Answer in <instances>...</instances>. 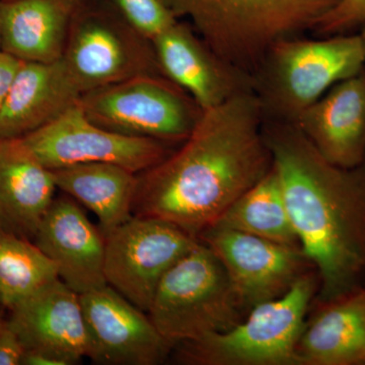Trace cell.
Masks as SVG:
<instances>
[{
  "instance_id": "6da1fadb",
  "label": "cell",
  "mask_w": 365,
  "mask_h": 365,
  "mask_svg": "<svg viewBox=\"0 0 365 365\" xmlns=\"http://www.w3.org/2000/svg\"><path fill=\"white\" fill-rule=\"evenodd\" d=\"M265 116L253 90L204 110L177 150L138 174L133 215L196 237L272 168Z\"/></svg>"
},
{
  "instance_id": "7a4b0ae2",
  "label": "cell",
  "mask_w": 365,
  "mask_h": 365,
  "mask_svg": "<svg viewBox=\"0 0 365 365\" xmlns=\"http://www.w3.org/2000/svg\"><path fill=\"white\" fill-rule=\"evenodd\" d=\"M264 134L299 248L319 279V302L365 284V160H326L292 122L265 120Z\"/></svg>"
},
{
  "instance_id": "3957f363",
  "label": "cell",
  "mask_w": 365,
  "mask_h": 365,
  "mask_svg": "<svg viewBox=\"0 0 365 365\" xmlns=\"http://www.w3.org/2000/svg\"><path fill=\"white\" fill-rule=\"evenodd\" d=\"M220 58L253 76L271 46L313 31L334 0H160Z\"/></svg>"
},
{
  "instance_id": "277c9868",
  "label": "cell",
  "mask_w": 365,
  "mask_h": 365,
  "mask_svg": "<svg viewBox=\"0 0 365 365\" xmlns=\"http://www.w3.org/2000/svg\"><path fill=\"white\" fill-rule=\"evenodd\" d=\"M364 68L359 34L294 36L271 46L252 76V90L266 120L294 123L336 83Z\"/></svg>"
},
{
  "instance_id": "5b68a950",
  "label": "cell",
  "mask_w": 365,
  "mask_h": 365,
  "mask_svg": "<svg viewBox=\"0 0 365 365\" xmlns=\"http://www.w3.org/2000/svg\"><path fill=\"white\" fill-rule=\"evenodd\" d=\"M318 287V274L304 273L284 294L257 304L232 328L177 345L178 361L188 365H299L297 344Z\"/></svg>"
},
{
  "instance_id": "8992f818",
  "label": "cell",
  "mask_w": 365,
  "mask_h": 365,
  "mask_svg": "<svg viewBox=\"0 0 365 365\" xmlns=\"http://www.w3.org/2000/svg\"><path fill=\"white\" fill-rule=\"evenodd\" d=\"M246 312L222 262L199 241L163 276L148 314L158 332L176 347L225 332Z\"/></svg>"
},
{
  "instance_id": "52a82bcc",
  "label": "cell",
  "mask_w": 365,
  "mask_h": 365,
  "mask_svg": "<svg viewBox=\"0 0 365 365\" xmlns=\"http://www.w3.org/2000/svg\"><path fill=\"white\" fill-rule=\"evenodd\" d=\"M81 93L162 74L150 39L105 0H85L72 21L61 57Z\"/></svg>"
},
{
  "instance_id": "ba28073f",
  "label": "cell",
  "mask_w": 365,
  "mask_h": 365,
  "mask_svg": "<svg viewBox=\"0 0 365 365\" xmlns=\"http://www.w3.org/2000/svg\"><path fill=\"white\" fill-rule=\"evenodd\" d=\"M78 104L93 123L134 137L181 144L203 110L162 74H143L83 93Z\"/></svg>"
},
{
  "instance_id": "9c48e42d",
  "label": "cell",
  "mask_w": 365,
  "mask_h": 365,
  "mask_svg": "<svg viewBox=\"0 0 365 365\" xmlns=\"http://www.w3.org/2000/svg\"><path fill=\"white\" fill-rule=\"evenodd\" d=\"M105 237L108 285L146 313L163 276L199 242L173 223L135 215Z\"/></svg>"
},
{
  "instance_id": "30bf717a",
  "label": "cell",
  "mask_w": 365,
  "mask_h": 365,
  "mask_svg": "<svg viewBox=\"0 0 365 365\" xmlns=\"http://www.w3.org/2000/svg\"><path fill=\"white\" fill-rule=\"evenodd\" d=\"M49 170L79 163H106L140 174L172 153L170 144L123 135L91 122L76 103L61 116L21 138Z\"/></svg>"
},
{
  "instance_id": "8fae6325",
  "label": "cell",
  "mask_w": 365,
  "mask_h": 365,
  "mask_svg": "<svg viewBox=\"0 0 365 365\" xmlns=\"http://www.w3.org/2000/svg\"><path fill=\"white\" fill-rule=\"evenodd\" d=\"M198 241L222 262L235 294L249 312L284 294L309 263L299 248L216 225L204 230Z\"/></svg>"
},
{
  "instance_id": "7c38bea8",
  "label": "cell",
  "mask_w": 365,
  "mask_h": 365,
  "mask_svg": "<svg viewBox=\"0 0 365 365\" xmlns=\"http://www.w3.org/2000/svg\"><path fill=\"white\" fill-rule=\"evenodd\" d=\"M81 295L93 364L157 365L173 346L146 312L110 285Z\"/></svg>"
},
{
  "instance_id": "4fadbf2b",
  "label": "cell",
  "mask_w": 365,
  "mask_h": 365,
  "mask_svg": "<svg viewBox=\"0 0 365 365\" xmlns=\"http://www.w3.org/2000/svg\"><path fill=\"white\" fill-rule=\"evenodd\" d=\"M163 76L203 110L252 90V78L216 55L189 24L178 21L151 40Z\"/></svg>"
},
{
  "instance_id": "5bb4252c",
  "label": "cell",
  "mask_w": 365,
  "mask_h": 365,
  "mask_svg": "<svg viewBox=\"0 0 365 365\" xmlns=\"http://www.w3.org/2000/svg\"><path fill=\"white\" fill-rule=\"evenodd\" d=\"M33 242L55 264L59 279L76 294L108 285L105 235L71 196L55 197Z\"/></svg>"
},
{
  "instance_id": "9a60e30c",
  "label": "cell",
  "mask_w": 365,
  "mask_h": 365,
  "mask_svg": "<svg viewBox=\"0 0 365 365\" xmlns=\"http://www.w3.org/2000/svg\"><path fill=\"white\" fill-rule=\"evenodd\" d=\"M9 312V321L26 350L47 353L66 365L88 356L90 339L81 295L59 278Z\"/></svg>"
},
{
  "instance_id": "2e32d148",
  "label": "cell",
  "mask_w": 365,
  "mask_h": 365,
  "mask_svg": "<svg viewBox=\"0 0 365 365\" xmlns=\"http://www.w3.org/2000/svg\"><path fill=\"white\" fill-rule=\"evenodd\" d=\"M328 162L352 169L365 160V68L332 86L294 122Z\"/></svg>"
},
{
  "instance_id": "e0dca14e",
  "label": "cell",
  "mask_w": 365,
  "mask_h": 365,
  "mask_svg": "<svg viewBox=\"0 0 365 365\" xmlns=\"http://www.w3.org/2000/svg\"><path fill=\"white\" fill-rule=\"evenodd\" d=\"M83 93L61 59L23 62L0 111V139H21L51 123Z\"/></svg>"
},
{
  "instance_id": "ac0fdd59",
  "label": "cell",
  "mask_w": 365,
  "mask_h": 365,
  "mask_svg": "<svg viewBox=\"0 0 365 365\" xmlns=\"http://www.w3.org/2000/svg\"><path fill=\"white\" fill-rule=\"evenodd\" d=\"M56 190L53 170L21 139H0V230L34 241Z\"/></svg>"
},
{
  "instance_id": "d6986e66",
  "label": "cell",
  "mask_w": 365,
  "mask_h": 365,
  "mask_svg": "<svg viewBox=\"0 0 365 365\" xmlns=\"http://www.w3.org/2000/svg\"><path fill=\"white\" fill-rule=\"evenodd\" d=\"M85 0H0L2 51L23 62L61 59L74 16Z\"/></svg>"
},
{
  "instance_id": "ffe728a7",
  "label": "cell",
  "mask_w": 365,
  "mask_h": 365,
  "mask_svg": "<svg viewBox=\"0 0 365 365\" xmlns=\"http://www.w3.org/2000/svg\"><path fill=\"white\" fill-rule=\"evenodd\" d=\"M297 348L299 365H365V285L319 302Z\"/></svg>"
},
{
  "instance_id": "44dd1931",
  "label": "cell",
  "mask_w": 365,
  "mask_h": 365,
  "mask_svg": "<svg viewBox=\"0 0 365 365\" xmlns=\"http://www.w3.org/2000/svg\"><path fill=\"white\" fill-rule=\"evenodd\" d=\"M57 189L98 216L104 235L133 217L138 174L118 165L79 163L53 170Z\"/></svg>"
},
{
  "instance_id": "7402d4cb",
  "label": "cell",
  "mask_w": 365,
  "mask_h": 365,
  "mask_svg": "<svg viewBox=\"0 0 365 365\" xmlns=\"http://www.w3.org/2000/svg\"><path fill=\"white\" fill-rule=\"evenodd\" d=\"M212 225L299 248L279 178L273 167Z\"/></svg>"
},
{
  "instance_id": "603a6c76",
  "label": "cell",
  "mask_w": 365,
  "mask_h": 365,
  "mask_svg": "<svg viewBox=\"0 0 365 365\" xmlns=\"http://www.w3.org/2000/svg\"><path fill=\"white\" fill-rule=\"evenodd\" d=\"M56 266L30 240L0 230V304L11 311L58 279Z\"/></svg>"
},
{
  "instance_id": "cb8c5ba5",
  "label": "cell",
  "mask_w": 365,
  "mask_h": 365,
  "mask_svg": "<svg viewBox=\"0 0 365 365\" xmlns=\"http://www.w3.org/2000/svg\"><path fill=\"white\" fill-rule=\"evenodd\" d=\"M150 41L179 21L160 0H105Z\"/></svg>"
},
{
  "instance_id": "d4e9b609",
  "label": "cell",
  "mask_w": 365,
  "mask_h": 365,
  "mask_svg": "<svg viewBox=\"0 0 365 365\" xmlns=\"http://www.w3.org/2000/svg\"><path fill=\"white\" fill-rule=\"evenodd\" d=\"M365 25V0H334L313 32L319 37L352 33Z\"/></svg>"
},
{
  "instance_id": "484cf974",
  "label": "cell",
  "mask_w": 365,
  "mask_h": 365,
  "mask_svg": "<svg viewBox=\"0 0 365 365\" xmlns=\"http://www.w3.org/2000/svg\"><path fill=\"white\" fill-rule=\"evenodd\" d=\"M26 348L9 318L0 314V365H21Z\"/></svg>"
},
{
  "instance_id": "4316f807",
  "label": "cell",
  "mask_w": 365,
  "mask_h": 365,
  "mask_svg": "<svg viewBox=\"0 0 365 365\" xmlns=\"http://www.w3.org/2000/svg\"><path fill=\"white\" fill-rule=\"evenodd\" d=\"M21 63L23 61L20 59L0 50V111L6 103Z\"/></svg>"
},
{
  "instance_id": "83f0119b",
  "label": "cell",
  "mask_w": 365,
  "mask_h": 365,
  "mask_svg": "<svg viewBox=\"0 0 365 365\" xmlns=\"http://www.w3.org/2000/svg\"><path fill=\"white\" fill-rule=\"evenodd\" d=\"M21 365H66L63 361L47 353L26 350Z\"/></svg>"
},
{
  "instance_id": "f1b7e54d",
  "label": "cell",
  "mask_w": 365,
  "mask_h": 365,
  "mask_svg": "<svg viewBox=\"0 0 365 365\" xmlns=\"http://www.w3.org/2000/svg\"><path fill=\"white\" fill-rule=\"evenodd\" d=\"M360 38H361L362 45H364V49L365 53V25L361 28V32L359 33Z\"/></svg>"
},
{
  "instance_id": "f546056e",
  "label": "cell",
  "mask_w": 365,
  "mask_h": 365,
  "mask_svg": "<svg viewBox=\"0 0 365 365\" xmlns=\"http://www.w3.org/2000/svg\"><path fill=\"white\" fill-rule=\"evenodd\" d=\"M4 307H1V304H0V314L2 313V312H4Z\"/></svg>"
},
{
  "instance_id": "4dcf8cb0",
  "label": "cell",
  "mask_w": 365,
  "mask_h": 365,
  "mask_svg": "<svg viewBox=\"0 0 365 365\" xmlns=\"http://www.w3.org/2000/svg\"><path fill=\"white\" fill-rule=\"evenodd\" d=\"M0 50H1V38H0Z\"/></svg>"
},
{
  "instance_id": "1f68e13d",
  "label": "cell",
  "mask_w": 365,
  "mask_h": 365,
  "mask_svg": "<svg viewBox=\"0 0 365 365\" xmlns=\"http://www.w3.org/2000/svg\"><path fill=\"white\" fill-rule=\"evenodd\" d=\"M365 285V284H364Z\"/></svg>"
}]
</instances>
